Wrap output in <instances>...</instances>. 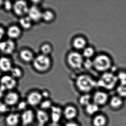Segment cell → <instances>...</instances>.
Returning a JSON list of instances; mask_svg holds the SVG:
<instances>
[{
    "mask_svg": "<svg viewBox=\"0 0 126 126\" xmlns=\"http://www.w3.org/2000/svg\"><path fill=\"white\" fill-rule=\"evenodd\" d=\"M78 91L82 94H90L97 85V81L87 74H81L77 77L75 82Z\"/></svg>",
    "mask_w": 126,
    "mask_h": 126,
    "instance_id": "7a4b0ae2",
    "label": "cell"
},
{
    "mask_svg": "<svg viewBox=\"0 0 126 126\" xmlns=\"http://www.w3.org/2000/svg\"><path fill=\"white\" fill-rule=\"evenodd\" d=\"M50 110V119L51 120L52 122L59 123L63 116V109L60 107L53 106Z\"/></svg>",
    "mask_w": 126,
    "mask_h": 126,
    "instance_id": "e0dca14e",
    "label": "cell"
},
{
    "mask_svg": "<svg viewBox=\"0 0 126 126\" xmlns=\"http://www.w3.org/2000/svg\"><path fill=\"white\" fill-rule=\"evenodd\" d=\"M20 120V115L17 113H10L5 118V123L7 126H17Z\"/></svg>",
    "mask_w": 126,
    "mask_h": 126,
    "instance_id": "d6986e66",
    "label": "cell"
},
{
    "mask_svg": "<svg viewBox=\"0 0 126 126\" xmlns=\"http://www.w3.org/2000/svg\"><path fill=\"white\" fill-rule=\"evenodd\" d=\"M44 100L41 92L37 90L32 91L27 96L26 102L28 105L32 107L40 106Z\"/></svg>",
    "mask_w": 126,
    "mask_h": 126,
    "instance_id": "ba28073f",
    "label": "cell"
},
{
    "mask_svg": "<svg viewBox=\"0 0 126 126\" xmlns=\"http://www.w3.org/2000/svg\"><path fill=\"white\" fill-rule=\"evenodd\" d=\"M20 96L16 92L10 91L4 96V103L7 106H13L19 102Z\"/></svg>",
    "mask_w": 126,
    "mask_h": 126,
    "instance_id": "5bb4252c",
    "label": "cell"
},
{
    "mask_svg": "<svg viewBox=\"0 0 126 126\" xmlns=\"http://www.w3.org/2000/svg\"><path fill=\"white\" fill-rule=\"evenodd\" d=\"M93 61V68L102 73L113 70L114 61L111 56L106 53H102L96 55Z\"/></svg>",
    "mask_w": 126,
    "mask_h": 126,
    "instance_id": "6da1fadb",
    "label": "cell"
},
{
    "mask_svg": "<svg viewBox=\"0 0 126 126\" xmlns=\"http://www.w3.org/2000/svg\"><path fill=\"white\" fill-rule=\"evenodd\" d=\"M78 109L72 105L66 106L63 109V116L67 121H73L78 115Z\"/></svg>",
    "mask_w": 126,
    "mask_h": 126,
    "instance_id": "8fae6325",
    "label": "cell"
},
{
    "mask_svg": "<svg viewBox=\"0 0 126 126\" xmlns=\"http://www.w3.org/2000/svg\"><path fill=\"white\" fill-rule=\"evenodd\" d=\"M92 102L100 107L104 106L108 101L109 95L102 91H97L92 95Z\"/></svg>",
    "mask_w": 126,
    "mask_h": 126,
    "instance_id": "30bf717a",
    "label": "cell"
},
{
    "mask_svg": "<svg viewBox=\"0 0 126 126\" xmlns=\"http://www.w3.org/2000/svg\"><path fill=\"white\" fill-rule=\"evenodd\" d=\"M85 113L87 115L94 116L98 114L100 107L94 103H91L84 107Z\"/></svg>",
    "mask_w": 126,
    "mask_h": 126,
    "instance_id": "cb8c5ba5",
    "label": "cell"
},
{
    "mask_svg": "<svg viewBox=\"0 0 126 126\" xmlns=\"http://www.w3.org/2000/svg\"><path fill=\"white\" fill-rule=\"evenodd\" d=\"M36 118L35 113L31 109H26L22 112L20 115V120L22 125L28 126L32 125Z\"/></svg>",
    "mask_w": 126,
    "mask_h": 126,
    "instance_id": "7c38bea8",
    "label": "cell"
},
{
    "mask_svg": "<svg viewBox=\"0 0 126 126\" xmlns=\"http://www.w3.org/2000/svg\"><path fill=\"white\" fill-rule=\"evenodd\" d=\"M92 102V95L90 94H83L78 99V103L81 106L85 107Z\"/></svg>",
    "mask_w": 126,
    "mask_h": 126,
    "instance_id": "d4e9b609",
    "label": "cell"
},
{
    "mask_svg": "<svg viewBox=\"0 0 126 126\" xmlns=\"http://www.w3.org/2000/svg\"><path fill=\"white\" fill-rule=\"evenodd\" d=\"M83 66L87 69H90L93 67V61L90 59H86L84 62Z\"/></svg>",
    "mask_w": 126,
    "mask_h": 126,
    "instance_id": "836d02e7",
    "label": "cell"
},
{
    "mask_svg": "<svg viewBox=\"0 0 126 126\" xmlns=\"http://www.w3.org/2000/svg\"><path fill=\"white\" fill-rule=\"evenodd\" d=\"M118 82L116 72L112 70L102 73L97 81V85L104 89L111 90L117 86Z\"/></svg>",
    "mask_w": 126,
    "mask_h": 126,
    "instance_id": "3957f363",
    "label": "cell"
},
{
    "mask_svg": "<svg viewBox=\"0 0 126 126\" xmlns=\"http://www.w3.org/2000/svg\"><path fill=\"white\" fill-rule=\"evenodd\" d=\"M107 123V119L105 115L98 114L93 116L92 120L93 126H105Z\"/></svg>",
    "mask_w": 126,
    "mask_h": 126,
    "instance_id": "7402d4cb",
    "label": "cell"
},
{
    "mask_svg": "<svg viewBox=\"0 0 126 126\" xmlns=\"http://www.w3.org/2000/svg\"><path fill=\"white\" fill-rule=\"evenodd\" d=\"M29 8L26 1L17 0L13 3V10L16 15L21 18L27 15Z\"/></svg>",
    "mask_w": 126,
    "mask_h": 126,
    "instance_id": "8992f818",
    "label": "cell"
},
{
    "mask_svg": "<svg viewBox=\"0 0 126 126\" xmlns=\"http://www.w3.org/2000/svg\"><path fill=\"white\" fill-rule=\"evenodd\" d=\"M20 59L25 63L32 62L34 59V55L31 50L27 49L22 50L19 53Z\"/></svg>",
    "mask_w": 126,
    "mask_h": 126,
    "instance_id": "ffe728a7",
    "label": "cell"
},
{
    "mask_svg": "<svg viewBox=\"0 0 126 126\" xmlns=\"http://www.w3.org/2000/svg\"><path fill=\"white\" fill-rule=\"evenodd\" d=\"M41 93L42 96L43 98V99H49L48 98H49L50 94L48 91L46 90H44V91H43L42 92H41Z\"/></svg>",
    "mask_w": 126,
    "mask_h": 126,
    "instance_id": "8d00e7d4",
    "label": "cell"
},
{
    "mask_svg": "<svg viewBox=\"0 0 126 126\" xmlns=\"http://www.w3.org/2000/svg\"><path fill=\"white\" fill-rule=\"evenodd\" d=\"M27 105L28 104L26 101H21L18 104V108L20 110H24V111L27 109L26 107Z\"/></svg>",
    "mask_w": 126,
    "mask_h": 126,
    "instance_id": "d590c367",
    "label": "cell"
},
{
    "mask_svg": "<svg viewBox=\"0 0 126 126\" xmlns=\"http://www.w3.org/2000/svg\"><path fill=\"white\" fill-rule=\"evenodd\" d=\"M33 22L27 15L20 18L19 20L20 27L25 30H29L32 27Z\"/></svg>",
    "mask_w": 126,
    "mask_h": 126,
    "instance_id": "603a6c76",
    "label": "cell"
},
{
    "mask_svg": "<svg viewBox=\"0 0 126 126\" xmlns=\"http://www.w3.org/2000/svg\"><path fill=\"white\" fill-rule=\"evenodd\" d=\"M52 106V102L51 100L44 99L40 105V109L47 111L48 109H51Z\"/></svg>",
    "mask_w": 126,
    "mask_h": 126,
    "instance_id": "1f68e13d",
    "label": "cell"
},
{
    "mask_svg": "<svg viewBox=\"0 0 126 126\" xmlns=\"http://www.w3.org/2000/svg\"><path fill=\"white\" fill-rule=\"evenodd\" d=\"M95 54V50L92 47H86L83 50V57L86 59H91Z\"/></svg>",
    "mask_w": 126,
    "mask_h": 126,
    "instance_id": "f1b7e54d",
    "label": "cell"
},
{
    "mask_svg": "<svg viewBox=\"0 0 126 126\" xmlns=\"http://www.w3.org/2000/svg\"><path fill=\"white\" fill-rule=\"evenodd\" d=\"M84 58L82 54L78 52H72L69 53L67 57V63L71 68L78 70L83 66Z\"/></svg>",
    "mask_w": 126,
    "mask_h": 126,
    "instance_id": "5b68a950",
    "label": "cell"
},
{
    "mask_svg": "<svg viewBox=\"0 0 126 126\" xmlns=\"http://www.w3.org/2000/svg\"><path fill=\"white\" fill-rule=\"evenodd\" d=\"M3 95V91H1V90H0V98Z\"/></svg>",
    "mask_w": 126,
    "mask_h": 126,
    "instance_id": "b9f144b4",
    "label": "cell"
},
{
    "mask_svg": "<svg viewBox=\"0 0 126 126\" xmlns=\"http://www.w3.org/2000/svg\"><path fill=\"white\" fill-rule=\"evenodd\" d=\"M6 34V31L2 27L0 26V42L2 41L1 40L3 39L4 35Z\"/></svg>",
    "mask_w": 126,
    "mask_h": 126,
    "instance_id": "74e56055",
    "label": "cell"
},
{
    "mask_svg": "<svg viewBox=\"0 0 126 126\" xmlns=\"http://www.w3.org/2000/svg\"><path fill=\"white\" fill-rule=\"evenodd\" d=\"M13 67L11 59L6 56L0 57V70L4 72H10Z\"/></svg>",
    "mask_w": 126,
    "mask_h": 126,
    "instance_id": "ac0fdd59",
    "label": "cell"
},
{
    "mask_svg": "<svg viewBox=\"0 0 126 126\" xmlns=\"http://www.w3.org/2000/svg\"><path fill=\"white\" fill-rule=\"evenodd\" d=\"M41 54L44 55L49 56L52 51V47L51 44L49 43L43 44L40 48Z\"/></svg>",
    "mask_w": 126,
    "mask_h": 126,
    "instance_id": "4dcf8cb0",
    "label": "cell"
},
{
    "mask_svg": "<svg viewBox=\"0 0 126 126\" xmlns=\"http://www.w3.org/2000/svg\"><path fill=\"white\" fill-rule=\"evenodd\" d=\"M123 99L118 95L112 97L110 101V106L114 109L120 108L123 105Z\"/></svg>",
    "mask_w": 126,
    "mask_h": 126,
    "instance_id": "4316f807",
    "label": "cell"
},
{
    "mask_svg": "<svg viewBox=\"0 0 126 126\" xmlns=\"http://www.w3.org/2000/svg\"><path fill=\"white\" fill-rule=\"evenodd\" d=\"M119 84L117 86V92L121 97H126V80L119 81Z\"/></svg>",
    "mask_w": 126,
    "mask_h": 126,
    "instance_id": "83f0119b",
    "label": "cell"
},
{
    "mask_svg": "<svg viewBox=\"0 0 126 126\" xmlns=\"http://www.w3.org/2000/svg\"><path fill=\"white\" fill-rule=\"evenodd\" d=\"M4 1L2 0H0V8L3 6Z\"/></svg>",
    "mask_w": 126,
    "mask_h": 126,
    "instance_id": "60d3db41",
    "label": "cell"
},
{
    "mask_svg": "<svg viewBox=\"0 0 126 126\" xmlns=\"http://www.w3.org/2000/svg\"><path fill=\"white\" fill-rule=\"evenodd\" d=\"M42 13L38 6L33 5L30 7L27 16L33 23H38L42 20Z\"/></svg>",
    "mask_w": 126,
    "mask_h": 126,
    "instance_id": "4fadbf2b",
    "label": "cell"
},
{
    "mask_svg": "<svg viewBox=\"0 0 126 126\" xmlns=\"http://www.w3.org/2000/svg\"><path fill=\"white\" fill-rule=\"evenodd\" d=\"M8 109V106L4 103L0 102V114L7 112Z\"/></svg>",
    "mask_w": 126,
    "mask_h": 126,
    "instance_id": "e575fe53",
    "label": "cell"
},
{
    "mask_svg": "<svg viewBox=\"0 0 126 126\" xmlns=\"http://www.w3.org/2000/svg\"><path fill=\"white\" fill-rule=\"evenodd\" d=\"M86 40L82 37H77L75 38L72 41V46L76 50H83L87 47Z\"/></svg>",
    "mask_w": 126,
    "mask_h": 126,
    "instance_id": "44dd1931",
    "label": "cell"
},
{
    "mask_svg": "<svg viewBox=\"0 0 126 126\" xmlns=\"http://www.w3.org/2000/svg\"><path fill=\"white\" fill-rule=\"evenodd\" d=\"M35 117L38 123V126H46L50 119V114L47 111L40 109L36 112Z\"/></svg>",
    "mask_w": 126,
    "mask_h": 126,
    "instance_id": "9a60e30c",
    "label": "cell"
},
{
    "mask_svg": "<svg viewBox=\"0 0 126 126\" xmlns=\"http://www.w3.org/2000/svg\"><path fill=\"white\" fill-rule=\"evenodd\" d=\"M47 126H61L59 123H52L48 124Z\"/></svg>",
    "mask_w": 126,
    "mask_h": 126,
    "instance_id": "ab89813d",
    "label": "cell"
},
{
    "mask_svg": "<svg viewBox=\"0 0 126 126\" xmlns=\"http://www.w3.org/2000/svg\"><path fill=\"white\" fill-rule=\"evenodd\" d=\"M16 48V44L13 40L8 39L0 42V52L6 55L13 54Z\"/></svg>",
    "mask_w": 126,
    "mask_h": 126,
    "instance_id": "9c48e42d",
    "label": "cell"
},
{
    "mask_svg": "<svg viewBox=\"0 0 126 126\" xmlns=\"http://www.w3.org/2000/svg\"><path fill=\"white\" fill-rule=\"evenodd\" d=\"M21 28L16 25L10 26L6 31V34L9 39L13 40L19 38L21 36Z\"/></svg>",
    "mask_w": 126,
    "mask_h": 126,
    "instance_id": "2e32d148",
    "label": "cell"
},
{
    "mask_svg": "<svg viewBox=\"0 0 126 126\" xmlns=\"http://www.w3.org/2000/svg\"><path fill=\"white\" fill-rule=\"evenodd\" d=\"M55 14L51 10H45L42 13V20L46 23H51L55 20Z\"/></svg>",
    "mask_w": 126,
    "mask_h": 126,
    "instance_id": "484cf974",
    "label": "cell"
},
{
    "mask_svg": "<svg viewBox=\"0 0 126 126\" xmlns=\"http://www.w3.org/2000/svg\"><path fill=\"white\" fill-rule=\"evenodd\" d=\"M10 75L16 80L21 78L23 75L22 70L17 67H13L10 72Z\"/></svg>",
    "mask_w": 126,
    "mask_h": 126,
    "instance_id": "f546056e",
    "label": "cell"
},
{
    "mask_svg": "<svg viewBox=\"0 0 126 126\" xmlns=\"http://www.w3.org/2000/svg\"><path fill=\"white\" fill-rule=\"evenodd\" d=\"M13 3L9 0L4 1L3 7L4 10L7 12H9L13 10Z\"/></svg>",
    "mask_w": 126,
    "mask_h": 126,
    "instance_id": "d6a6232c",
    "label": "cell"
},
{
    "mask_svg": "<svg viewBox=\"0 0 126 126\" xmlns=\"http://www.w3.org/2000/svg\"><path fill=\"white\" fill-rule=\"evenodd\" d=\"M64 126H80L78 123L73 121H67L65 124Z\"/></svg>",
    "mask_w": 126,
    "mask_h": 126,
    "instance_id": "f35d334b",
    "label": "cell"
},
{
    "mask_svg": "<svg viewBox=\"0 0 126 126\" xmlns=\"http://www.w3.org/2000/svg\"><path fill=\"white\" fill-rule=\"evenodd\" d=\"M0 89L2 91L5 90L12 91L17 85L16 79L10 75H5L1 77L0 79Z\"/></svg>",
    "mask_w": 126,
    "mask_h": 126,
    "instance_id": "52a82bcc",
    "label": "cell"
},
{
    "mask_svg": "<svg viewBox=\"0 0 126 126\" xmlns=\"http://www.w3.org/2000/svg\"><path fill=\"white\" fill-rule=\"evenodd\" d=\"M32 63L34 69L40 72H47L51 67V60L49 56L41 54L35 57Z\"/></svg>",
    "mask_w": 126,
    "mask_h": 126,
    "instance_id": "277c9868",
    "label": "cell"
}]
</instances>
